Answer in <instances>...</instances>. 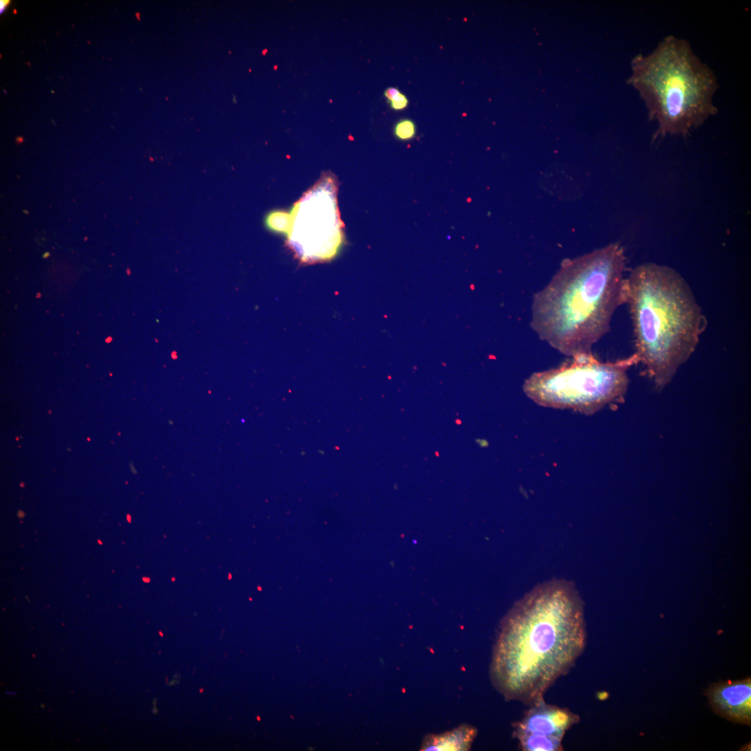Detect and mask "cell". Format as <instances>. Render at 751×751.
Listing matches in <instances>:
<instances>
[{
  "mask_svg": "<svg viewBox=\"0 0 751 751\" xmlns=\"http://www.w3.org/2000/svg\"><path fill=\"white\" fill-rule=\"evenodd\" d=\"M635 352L654 389H663L695 351L707 320L695 295L676 270L640 264L627 277Z\"/></svg>",
  "mask_w": 751,
  "mask_h": 751,
  "instance_id": "3957f363",
  "label": "cell"
},
{
  "mask_svg": "<svg viewBox=\"0 0 751 751\" xmlns=\"http://www.w3.org/2000/svg\"><path fill=\"white\" fill-rule=\"evenodd\" d=\"M17 516L19 519H22L25 517V512L22 510H18Z\"/></svg>",
  "mask_w": 751,
  "mask_h": 751,
  "instance_id": "4fadbf2b",
  "label": "cell"
},
{
  "mask_svg": "<svg viewBox=\"0 0 751 751\" xmlns=\"http://www.w3.org/2000/svg\"><path fill=\"white\" fill-rule=\"evenodd\" d=\"M22 140H23V138H22V137H18V138H17V143H22Z\"/></svg>",
  "mask_w": 751,
  "mask_h": 751,
  "instance_id": "5bb4252c",
  "label": "cell"
},
{
  "mask_svg": "<svg viewBox=\"0 0 751 751\" xmlns=\"http://www.w3.org/2000/svg\"><path fill=\"white\" fill-rule=\"evenodd\" d=\"M143 581H145V582H149V581H150V579H149V578H145V577H143Z\"/></svg>",
  "mask_w": 751,
  "mask_h": 751,
  "instance_id": "9a60e30c",
  "label": "cell"
},
{
  "mask_svg": "<svg viewBox=\"0 0 751 751\" xmlns=\"http://www.w3.org/2000/svg\"><path fill=\"white\" fill-rule=\"evenodd\" d=\"M415 125L409 119L400 120L394 128L395 136L403 140L411 139L415 135Z\"/></svg>",
  "mask_w": 751,
  "mask_h": 751,
  "instance_id": "8fae6325",
  "label": "cell"
},
{
  "mask_svg": "<svg viewBox=\"0 0 751 751\" xmlns=\"http://www.w3.org/2000/svg\"><path fill=\"white\" fill-rule=\"evenodd\" d=\"M97 542H98L99 544H103V543H102V542H100V540H97Z\"/></svg>",
  "mask_w": 751,
  "mask_h": 751,
  "instance_id": "2e32d148",
  "label": "cell"
},
{
  "mask_svg": "<svg viewBox=\"0 0 751 751\" xmlns=\"http://www.w3.org/2000/svg\"><path fill=\"white\" fill-rule=\"evenodd\" d=\"M477 734L472 726L463 725L451 731L426 736L421 750H468Z\"/></svg>",
  "mask_w": 751,
  "mask_h": 751,
  "instance_id": "ba28073f",
  "label": "cell"
},
{
  "mask_svg": "<svg viewBox=\"0 0 751 751\" xmlns=\"http://www.w3.org/2000/svg\"><path fill=\"white\" fill-rule=\"evenodd\" d=\"M714 712L730 721L750 725V677L711 685L706 692Z\"/></svg>",
  "mask_w": 751,
  "mask_h": 751,
  "instance_id": "52a82bcc",
  "label": "cell"
},
{
  "mask_svg": "<svg viewBox=\"0 0 751 751\" xmlns=\"http://www.w3.org/2000/svg\"><path fill=\"white\" fill-rule=\"evenodd\" d=\"M586 631L581 598L569 581L536 586L508 613L493 649L490 678L507 700L529 706L574 667Z\"/></svg>",
  "mask_w": 751,
  "mask_h": 751,
  "instance_id": "6da1fadb",
  "label": "cell"
},
{
  "mask_svg": "<svg viewBox=\"0 0 751 751\" xmlns=\"http://www.w3.org/2000/svg\"><path fill=\"white\" fill-rule=\"evenodd\" d=\"M8 3V1H1V13L5 10Z\"/></svg>",
  "mask_w": 751,
  "mask_h": 751,
  "instance_id": "7c38bea8",
  "label": "cell"
},
{
  "mask_svg": "<svg viewBox=\"0 0 751 751\" xmlns=\"http://www.w3.org/2000/svg\"><path fill=\"white\" fill-rule=\"evenodd\" d=\"M631 69L628 82L657 124L652 142L668 135L686 137L718 113L717 76L687 40L664 37L649 54L636 55Z\"/></svg>",
  "mask_w": 751,
  "mask_h": 751,
  "instance_id": "277c9868",
  "label": "cell"
},
{
  "mask_svg": "<svg viewBox=\"0 0 751 751\" xmlns=\"http://www.w3.org/2000/svg\"><path fill=\"white\" fill-rule=\"evenodd\" d=\"M266 225L270 229L287 233L291 225V215L281 211H271L266 218Z\"/></svg>",
  "mask_w": 751,
  "mask_h": 751,
  "instance_id": "9c48e42d",
  "label": "cell"
},
{
  "mask_svg": "<svg viewBox=\"0 0 751 751\" xmlns=\"http://www.w3.org/2000/svg\"><path fill=\"white\" fill-rule=\"evenodd\" d=\"M384 95L389 102L391 108L395 111L403 110L408 104L406 96L396 88H387L384 92Z\"/></svg>",
  "mask_w": 751,
  "mask_h": 751,
  "instance_id": "30bf717a",
  "label": "cell"
},
{
  "mask_svg": "<svg viewBox=\"0 0 751 751\" xmlns=\"http://www.w3.org/2000/svg\"><path fill=\"white\" fill-rule=\"evenodd\" d=\"M513 725V737L524 751H560L566 732L579 722L569 709L541 700L528 706Z\"/></svg>",
  "mask_w": 751,
  "mask_h": 751,
  "instance_id": "8992f818",
  "label": "cell"
},
{
  "mask_svg": "<svg viewBox=\"0 0 751 751\" xmlns=\"http://www.w3.org/2000/svg\"><path fill=\"white\" fill-rule=\"evenodd\" d=\"M626 256L611 243L564 260L533 296L531 325L540 339L574 357L590 354L610 330L615 310L626 304Z\"/></svg>",
  "mask_w": 751,
  "mask_h": 751,
  "instance_id": "7a4b0ae2",
  "label": "cell"
},
{
  "mask_svg": "<svg viewBox=\"0 0 751 751\" xmlns=\"http://www.w3.org/2000/svg\"><path fill=\"white\" fill-rule=\"evenodd\" d=\"M572 358L558 367L533 373L523 386L526 396L541 406L592 414L624 401L627 371L639 363L634 353L613 362L599 361L592 353Z\"/></svg>",
  "mask_w": 751,
  "mask_h": 751,
  "instance_id": "5b68a950",
  "label": "cell"
}]
</instances>
